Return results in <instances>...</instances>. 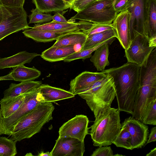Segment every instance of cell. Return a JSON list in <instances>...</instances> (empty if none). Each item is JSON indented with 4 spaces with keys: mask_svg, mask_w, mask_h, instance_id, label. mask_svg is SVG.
I'll return each mask as SVG.
<instances>
[{
    "mask_svg": "<svg viewBox=\"0 0 156 156\" xmlns=\"http://www.w3.org/2000/svg\"><path fill=\"white\" fill-rule=\"evenodd\" d=\"M140 66L127 62L121 66L102 72L113 79L118 109L133 115L134 102L139 87Z\"/></svg>",
    "mask_w": 156,
    "mask_h": 156,
    "instance_id": "obj_1",
    "label": "cell"
},
{
    "mask_svg": "<svg viewBox=\"0 0 156 156\" xmlns=\"http://www.w3.org/2000/svg\"><path fill=\"white\" fill-rule=\"evenodd\" d=\"M55 107L52 103L44 102L23 117L14 127L9 136L17 141L30 138L39 132L53 119Z\"/></svg>",
    "mask_w": 156,
    "mask_h": 156,
    "instance_id": "obj_2",
    "label": "cell"
},
{
    "mask_svg": "<svg viewBox=\"0 0 156 156\" xmlns=\"http://www.w3.org/2000/svg\"><path fill=\"white\" fill-rule=\"evenodd\" d=\"M95 119L90 133L93 145H111L122 127L120 111L118 108L110 107L105 109Z\"/></svg>",
    "mask_w": 156,
    "mask_h": 156,
    "instance_id": "obj_3",
    "label": "cell"
},
{
    "mask_svg": "<svg viewBox=\"0 0 156 156\" xmlns=\"http://www.w3.org/2000/svg\"><path fill=\"white\" fill-rule=\"evenodd\" d=\"M106 74L104 77L78 94L85 100L95 118L105 109L111 107L116 97L113 78Z\"/></svg>",
    "mask_w": 156,
    "mask_h": 156,
    "instance_id": "obj_4",
    "label": "cell"
},
{
    "mask_svg": "<svg viewBox=\"0 0 156 156\" xmlns=\"http://www.w3.org/2000/svg\"><path fill=\"white\" fill-rule=\"evenodd\" d=\"M115 0H97L77 12L68 21L84 20L93 23H112L117 13L114 7Z\"/></svg>",
    "mask_w": 156,
    "mask_h": 156,
    "instance_id": "obj_5",
    "label": "cell"
},
{
    "mask_svg": "<svg viewBox=\"0 0 156 156\" xmlns=\"http://www.w3.org/2000/svg\"><path fill=\"white\" fill-rule=\"evenodd\" d=\"M27 13L23 6H3L0 23V41L11 34L30 27L27 21Z\"/></svg>",
    "mask_w": 156,
    "mask_h": 156,
    "instance_id": "obj_6",
    "label": "cell"
},
{
    "mask_svg": "<svg viewBox=\"0 0 156 156\" xmlns=\"http://www.w3.org/2000/svg\"><path fill=\"white\" fill-rule=\"evenodd\" d=\"M39 87L26 94L20 106L11 115L7 118L2 117V124L4 134L9 136L14 127L23 117L40 104L45 102L39 92Z\"/></svg>",
    "mask_w": 156,
    "mask_h": 156,
    "instance_id": "obj_7",
    "label": "cell"
},
{
    "mask_svg": "<svg viewBox=\"0 0 156 156\" xmlns=\"http://www.w3.org/2000/svg\"><path fill=\"white\" fill-rule=\"evenodd\" d=\"M148 2V0L128 1L125 10H127L129 15V28L131 41L138 35L146 36Z\"/></svg>",
    "mask_w": 156,
    "mask_h": 156,
    "instance_id": "obj_8",
    "label": "cell"
},
{
    "mask_svg": "<svg viewBox=\"0 0 156 156\" xmlns=\"http://www.w3.org/2000/svg\"><path fill=\"white\" fill-rule=\"evenodd\" d=\"M156 48L150 46L149 39L146 36L139 34L131 41L128 48L125 50V57L127 62L140 66L147 61Z\"/></svg>",
    "mask_w": 156,
    "mask_h": 156,
    "instance_id": "obj_9",
    "label": "cell"
},
{
    "mask_svg": "<svg viewBox=\"0 0 156 156\" xmlns=\"http://www.w3.org/2000/svg\"><path fill=\"white\" fill-rule=\"evenodd\" d=\"M84 141L69 136H58L50 152L51 156H83Z\"/></svg>",
    "mask_w": 156,
    "mask_h": 156,
    "instance_id": "obj_10",
    "label": "cell"
},
{
    "mask_svg": "<svg viewBox=\"0 0 156 156\" xmlns=\"http://www.w3.org/2000/svg\"><path fill=\"white\" fill-rule=\"evenodd\" d=\"M89 121L83 115H78L64 123L59 128V136H69L84 141L88 134Z\"/></svg>",
    "mask_w": 156,
    "mask_h": 156,
    "instance_id": "obj_11",
    "label": "cell"
},
{
    "mask_svg": "<svg viewBox=\"0 0 156 156\" xmlns=\"http://www.w3.org/2000/svg\"><path fill=\"white\" fill-rule=\"evenodd\" d=\"M122 126L126 127L131 136L132 150L141 148L145 145L148 134V126L132 116L125 119Z\"/></svg>",
    "mask_w": 156,
    "mask_h": 156,
    "instance_id": "obj_12",
    "label": "cell"
},
{
    "mask_svg": "<svg viewBox=\"0 0 156 156\" xmlns=\"http://www.w3.org/2000/svg\"><path fill=\"white\" fill-rule=\"evenodd\" d=\"M92 23L80 20L77 22L62 23L50 22L42 24H35L33 28L40 30H46L60 33L83 31L90 28L93 25Z\"/></svg>",
    "mask_w": 156,
    "mask_h": 156,
    "instance_id": "obj_13",
    "label": "cell"
},
{
    "mask_svg": "<svg viewBox=\"0 0 156 156\" xmlns=\"http://www.w3.org/2000/svg\"><path fill=\"white\" fill-rule=\"evenodd\" d=\"M129 15L126 10H124L117 14L112 23L115 30L116 38L125 50L129 47L131 41L129 28Z\"/></svg>",
    "mask_w": 156,
    "mask_h": 156,
    "instance_id": "obj_14",
    "label": "cell"
},
{
    "mask_svg": "<svg viewBox=\"0 0 156 156\" xmlns=\"http://www.w3.org/2000/svg\"><path fill=\"white\" fill-rule=\"evenodd\" d=\"M106 76L102 72H83L71 81L69 91L75 95L78 94Z\"/></svg>",
    "mask_w": 156,
    "mask_h": 156,
    "instance_id": "obj_15",
    "label": "cell"
},
{
    "mask_svg": "<svg viewBox=\"0 0 156 156\" xmlns=\"http://www.w3.org/2000/svg\"><path fill=\"white\" fill-rule=\"evenodd\" d=\"M41 72L34 67H28L24 65L13 68L8 74L0 77V81L14 80L20 82L34 81L38 78Z\"/></svg>",
    "mask_w": 156,
    "mask_h": 156,
    "instance_id": "obj_16",
    "label": "cell"
},
{
    "mask_svg": "<svg viewBox=\"0 0 156 156\" xmlns=\"http://www.w3.org/2000/svg\"><path fill=\"white\" fill-rule=\"evenodd\" d=\"M41 84V81L22 82L18 84L12 83L9 88L4 91V97L1 99L0 102L31 91Z\"/></svg>",
    "mask_w": 156,
    "mask_h": 156,
    "instance_id": "obj_17",
    "label": "cell"
},
{
    "mask_svg": "<svg viewBox=\"0 0 156 156\" xmlns=\"http://www.w3.org/2000/svg\"><path fill=\"white\" fill-rule=\"evenodd\" d=\"M39 90L45 102H54L73 98L75 96L69 91L48 84H41L39 87Z\"/></svg>",
    "mask_w": 156,
    "mask_h": 156,
    "instance_id": "obj_18",
    "label": "cell"
},
{
    "mask_svg": "<svg viewBox=\"0 0 156 156\" xmlns=\"http://www.w3.org/2000/svg\"><path fill=\"white\" fill-rule=\"evenodd\" d=\"M40 55L36 53L23 51L9 57L0 58V69L13 68L29 63L34 58Z\"/></svg>",
    "mask_w": 156,
    "mask_h": 156,
    "instance_id": "obj_19",
    "label": "cell"
},
{
    "mask_svg": "<svg viewBox=\"0 0 156 156\" xmlns=\"http://www.w3.org/2000/svg\"><path fill=\"white\" fill-rule=\"evenodd\" d=\"M76 51L74 46L63 47L51 46L44 51L41 55L45 60L54 62L63 60Z\"/></svg>",
    "mask_w": 156,
    "mask_h": 156,
    "instance_id": "obj_20",
    "label": "cell"
},
{
    "mask_svg": "<svg viewBox=\"0 0 156 156\" xmlns=\"http://www.w3.org/2000/svg\"><path fill=\"white\" fill-rule=\"evenodd\" d=\"M23 33L26 37L41 42H47L56 40L61 36L68 33L40 30L34 29L32 27L24 30Z\"/></svg>",
    "mask_w": 156,
    "mask_h": 156,
    "instance_id": "obj_21",
    "label": "cell"
},
{
    "mask_svg": "<svg viewBox=\"0 0 156 156\" xmlns=\"http://www.w3.org/2000/svg\"><path fill=\"white\" fill-rule=\"evenodd\" d=\"M36 8L42 13L62 11L70 8V5L62 0H32Z\"/></svg>",
    "mask_w": 156,
    "mask_h": 156,
    "instance_id": "obj_22",
    "label": "cell"
},
{
    "mask_svg": "<svg viewBox=\"0 0 156 156\" xmlns=\"http://www.w3.org/2000/svg\"><path fill=\"white\" fill-rule=\"evenodd\" d=\"M87 37L82 31L68 33L59 37L52 46L55 47H63L74 46L80 44L81 46Z\"/></svg>",
    "mask_w": 156,
    "mask_h": 156,
    "instance_id": "obj_23",
    "label": "cell"
},
{
    "mask_svg": "<svg viewBox=\"0 0 156 156\" xmlns=\"http://www.w3.org/2000/svg\"><path fill=\"white\" fill-rule=\"evenodd\" d=\"M109 45L105 44L100 46L95 50L94 55L90 57V61L98 71L102 72L105 67L110 64L108 59Z\"/></svg>",
    "mask_w": 156,
    "mask_h": 156,
    "instance_id": "obj_24",
    "label": "cell"
},
{
    "mask_svg": "<svg viewBox=\"0 0 156 156\" xmlns=\"http://www.w3.org/2000/svg\"><path fill=\"white\" fill-rule=\"evenodd\" d=\"M115 30L113 28L102 32L87 36L84 43L81 46L80 50L92 48L112 38H116Z\"/></svg>",
    "mask_w": 156,
    "mask_h": 156,
    "instance_id": "obj_25",
    "label": "cell"
},
{
    "mask_svg": "<svg viewBox=\"0 0 156 156\" xmlns=\"http://www.w3.org/2000/svg\"><path fill=\"white\" fill-rule=\"evenodd\" d=\"M145 31L148 39L156 36V0H148Z\"/></svg>",
    "mask_w": 156,
    "mask_h": 156,
    "instance_id": "obj_26",
    "label": "cell"
},
{
    "mask_svg": "<svg viewBox=\"0 0 156 156\" xmlns=\"http://www.w3.org/2000/svg\"><path fill=\"white\" fill-rule=\"evenodd\" d=\"M26 93L0 102V109L3 117H9L18 109L23 101Z\"/></svg>",
    "mask_w": 156,
    "mask_h": 156,
    "instance_id": "obj_27",
    "label": "cell"
},
{
    "mask_svg": "<svg viewBox=\"0 0 156 156\" xmlns=\"http://www.w3.org/2000/svg\"><path fill=\"white\" fill-rule=\"evenodd\" d=\"M115 37L112 38L90 49L84 50H80L78 51H75L65 58L63 61L65 62H69L78 59H85L89 58L92 56V53L100 46L105 44L110 45L115 40Z\"/></svg>",
    "mask_w": 156,
    "mask_h": 156,
    "instance_id": "obj_28",
    "label": "cell"
},
{
    "mask_svg": "<svg viewBox=\"0 0 156 156\" xmlns=\"http://www.w3.org/2000/svg\"><path fill=\"white\" fill-rule=\"evenodd\" d=\"M112 144L117 147L132 150L131 135L126 127L122 126Z\"/></svg>",
    "mask_w": 156,
    "mask_h": 156,
    "instance_id": "obj_29",
    "label": "cell"
},
{
    "mask_svg": "<svg viewBox=\"0 0 156 156\" xmlns=\"http://www.w3.org/2000/svg\"><path fill=\"white\" fill-rule=\"evenodd\" d=\"M17 141L5 137L0 136V156H15L17 153Z\"/></svg>",
    "mask_w": 156,
    "mask_h": 156,
    "instance_id": "obj_30",
    "label": "cell"
},
{
    "mask_svg": "<svg viewBox=\"0 0 156 156\" xmlns=\"http://www.w3.org/2000/svg\"><path fill=\"white\" fill-rule=\"evenodd\" d=\"M140 121L145 125H156V99L151 101L146 107Z\"/></svg>",
    "mask_w": 156,
    "mask_h": 156,
    "instance_id": "obj_31",
    "label": "cell"
},
{
    "mask_svg": "<svg viewBox=\"0 0 156 156\" xmlns=\"http://www.w3.org/2000/svg\"><path fill=\"white\" fill-rule=\"evenodd\" d=\"M31 13L29 16V23L44 24L49 22L52 20V16L50 14H44L36 8L31 11Z\"/></svg>",
    "mask_w": 156,
    "mask_h": 156,
    "instance_id": "obj_32",
    "label": "cell"
},
{
    "mask_svg": "<svg viewBox=\"0 0 156 156\" xmlns=\"http://www.w3.org/2000/svg\"><path fill=\"white\" fill-rule=\"evenodd\" d=\"M113 28L112 23L101 24L93 23L92 26L89 29L82 31L87 36L97 34Z\"/></svg>",
    "mask_w": 156,
    "mask_h": 156,
    "instance_id": "obj_33",
    "label": "cell"
},
{
    "mask_svg": "<svg viewBox=\"0 0 156 156\" xmlns=\"http://www.w3.org/2000/svg\"><path fill=\"white\" fill-rule=\"evenodd\" d=\"M97 0H74L70 8L78 12Z\"/></svg>",
    "mask_w": 156,
    "mask_h": 156,
    "instance_id": "obj_34",
    "label": "cell"
},
{
    "mask_svg": "<svg viewBox=\"0 0 156 156\" xmlns=\"http://www.w3.org/2000/svg\"><path fill=\"white\" fill-rule=\"evenodd\" d=\"M113 152L110 147L102 146L99 147L94 151L91 156H112Z\"/></svg>",
    "mask_w": 156,
    "mask_h": 156,
    "instance_id": "obj_35",
    "label": "cell"
},
{
    "mask_svg": "<svg viewBox=\"0 0 156 156\" xmlns=\"http://www.w3.org/2000/svg\"><path fill=\"white\" fill-rule=\"evenodd\" d=\"M25 0H0V4L3 5L20 7L23 6Z\"/></svg>",
    "mask_w": 156,
    "mask_h": 156,
    "instance_id": "obj_36",
    "label": "cell"
},
{
    "mask_svg": "<svg viewBox=\"0 0 156 156\" xmlns=\"http://www.w3.org/2000/svg\"><path fill=\"white\" fill-rule=\"evenodd\" d=\"M128 0H115L114 7L117 13L125 10Z\"/></svg>",
    "mask_w": 156,
    "mask_h": 156,
    "instance_id": "obj_37",
    "label": "cell"
},
{
    "mask_svg": "<svg viewBox=\"0 0 156 156\" xmlns=\"http://www.w3.org/2000/svg\"><path fill=\"white\" fill-rule=\"evenodd\" d=\"M52 22L67 23L69 21L66 20L65 18L58 12H56L55 14L52 16Z\"/></svg>",
    "mask_w": 156,
    "mask_h": 156,
    "instance_id": "obj_38",
    "label": "cell"
},
{
    "mask_svg": "<svg viewBox=\"0 0 156 156\" xmlns=\"http://www.w3.org/2000/svg\"><path fill=\"white\" fill-rule=\"evenodd\" d=\"M156 141V127L152 128L151 129V133L149 136V139L147 140L145 145L152 142Z\"/></svg>",
    "mask_w": 156,
    "mask_h": 156,
    "instance_id": "obj_39",
    "label": "cell"
},
{
    "mask_svg": "<svg viewBox=\"0 0 156 156\" xmlns=\"http://www.w3.org/2000/svg\"><path fill=\"white\" fill-rule=\"evenodd\" d=\"M149 43L150 47H156V36L149 39Z\"/></svg>",
    "mask_w": 156,
    "mask_h": 156,
    "instance_id": "obj_40",
    "label": "cell"
},
{
    "mask_svg": "<svg viewBox=\"0 0 156 156\" xmlns=\"http://www.w3.org/2000/svg\"><path fill=\"white\" fill-rule=\"evenodd\" d=\"M2 115L1 109H0V136L2 134H4V132L3 130L2 124Z\"/></svg>",
    "mask_w": 156,
    "mask_h": 156,
    "instance_id": "obj_41",
    "label": "cell"
},
{
    "mask_svg": "<svg viewBox=\"0 0 156 156\" xmlns=\"http://www.w3.org/2000/svg\"><path fill=\"white\" fill-rule=\"evenodd\" d=\"M146 156H156V147H155L146 155Z\"/></svg>",
    "mask_w": 156,
    "mask_h": 156,
    "instance_id": "obj_42",
    "label": "cell"
},
{
    "mask_svg": "<svg viewBox=\"0 0 156 156\" xmlns=\"http://www.w3.org/2000/svg\"><path fill=\"white\" fill-rule=\"evenodd\" d=\"M37 155L38 156H51V154L50 152L49 151L46 152L42 151L39 153Z\"/></svg>",
    "mask_w": 156,
    "mask_h": 156,
    "instance_id": "obj_43",
    "label": "cell"
},
{
    "mask_svg": "<svg viewBox=\"0 0 156 156\" xmlns=\"http://www.w3.org/2000/svg\"><path fill=\"white\" fill-rule=\"evenodd\" d=\"M3 6L1 4H0V23H1L3 16Z\"/></svg>",
    "mask_w": 156,
    "mask_h": 156,
    "instance_id": "obj_44",
    "label": "cell"
},
{
    "mask_svg": "<svg viewBox=\"0 0 156 156\" xmlns=\"http://www.w3.org/2000/svg\"><path fill=\"white\" fill-rule=\"evenodd\" d=\"M65 2L70 4V5L74 0H62Z\"/></svg>",
    "mask_w": 156,
    "mask_h": 156,
    "instance_id": "obj_45",
    "label": "cell"
},
{
    "mask_svg": "<svg viewBox=\"0 0 156 156\" xmlns=\"http://www.w3.org/2000/svg\"><path fill=\"white\" fill-rule=\"evenodd\" d=\"M113 156H123L122 155H120V154H117L113 155Z\"/></svg>",
    "mask_w": 156,
    "mask_h": 156,
    "instance_id": "obj_46",
    "label": "cell"
}]
</instances>
